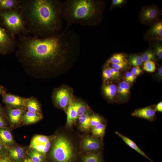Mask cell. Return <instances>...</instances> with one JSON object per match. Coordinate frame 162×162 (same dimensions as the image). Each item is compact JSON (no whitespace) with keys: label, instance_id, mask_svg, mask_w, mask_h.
<instances>
[{"label":"cell","instance_id":"obj_1","mask_svg":"<svg viewBox=\"0 0 162 162\" xmlns=\"http://www.w3.org/2000/svg\"><path fill=\"white\" fill-rule=\"evenodd\" d=\"M81 46L78 34L69 29L44 38L20 36L16 48L17 57L25 66L44 70L63 67L77 55Z\"/></svg>","mask_w":162,"mask_h":162},{"label":"cell","instance_id":"obj_2","mask_svg":"<svg viewBox=\"0 0 162 162\" xmlns=\"http://www.w3.org/2000/svg\"><path fill=\"white\" fill-rule=\"evenodd\" d=\"M62 0H21L19 8L29 35L44 38L62 31Z\"/></svg>","mask_w":162,"mask_h":162},{"label":"cell","instance_id":"obj_3","mask_svg":"<svg viewBox=\"0 0 162 162\" xmlns=\"http://www.w3.org/2000/svg\"><path fill=\"white\" fill-rule=\"evenodd\" d=\"M100 2L94 0H62V14L66 24L65 30L75 24L94 25L101 13Z\"/></svg>","mask_w":162,"mask_h":162},{"label":"cell","instance_id":"obj_4","mask_svg":"<svg viewBox=\"0 0 162 162\" xmlns=\"http://www.w3.org/2000/svg\"><path fill=\"white\" fill-rule=\"evenodd\" d=\"M0 16L6 29L14 38L16 36L29 35L19 7L11 10L1 12Z\"/></svg>","mask_w":162,"mask_h":162},{"label":"cell","instance_id":"obj_5","mask_svg":"<svg viewBox=\"0 0 162 162\" xmlns=\"http://www.w3.org/2000/svg\"><path fill=\"white\" fill-rule=\"evenodd\" d=\"M51 155L56 162H70L74 155L72 144L64 136H58L53 143Z\"/></svg>","mask_w":162,"mask_h":162},{"label":"cell","instance_id":"obj_6","mask_svg":"<svg viewBox=\"0 0 162 162\" xmlns=\"http://www.w3.org/2000/svg\"><path fill=\"white\" fill-rule=\"evenodd\" d=\"M16 40L5 28L0 26V52L8 53L16 48Z\"/></svg>","mask_w":162,"mask_h":162},{"label":"cell","instance_id":"obj_7","mask_svg":"<svg viewBox=\"0 0 162 162\" xmlns=\"http://www.w3.org/2000/svg\"><path fill=\"white\" fill-rule=\"evenodd\" d=\"M54 98L56 103L63 109L68 106L71 101L68 90L64 88L57 90L55 93Z\"/></svg>","mask_w":162,"mask_h":162},{"label":"cell","instance_id":"obj_8","mask_svg":"<svg viewBox=\"0 0 162 162\" xmlns=\"http://www.w3.org/2000/svg\"><path fill=\"white\" fill-rule=\"evenodd\" d=\"M101 146L100 141L95 137H85L82 142V149L89 152L98 151L101 148Z\"/></svg>","mask_w":162,"mask_h":162},{"label":"cell","instance_id":"obj_9","mask_svg":"<svg viewBox=\"0 0 162 162\" xmlns=\"http://www.w3.org/2000/svg\"><path fill=\"white\" fill-rule=\"evenodd\" d=\"M132 116L153 121L155 117V110L151 107L148 106L135 110L132 114Z\"/></svg>","mask_w":162,"mask_h":162},{"label":"cell","instance_id":"obj_10","mask_svg":"<svg viewBox=\"0 0 162 162\" xmlns=\"http://www.w3.org/2000/svg\"><path fill=\"white\" fill-rule=\"evenodd\" d=\"M3 98L4 103L14 107L19 108L25 106V99L22 97L8 94H4Z\"/></svg>","mask_w":162,"mask_h":162},{"label":"cell","instance_id":"obj_11","mask_svg":"<svg viewBox=\"0 0 162 162\" xmlns=\"http://www.w3.org/2000/svg\"><path fill=\"white\" fill-rule=\"evenodd\" d=\"M115 133L120 137L127 145L131 148L135 150L138 153L148 160L151 162H154L144 152L141 150L136 144L132 140L118 131H116Z\"/></svg>","mask_w":162,"mask_h":162},{"label":"cell","instance_id":"obj_12","mask_svg":"<svg viewBox=\"0 0 162 162\" xmlns=\"http://www.w3.org/2000/svg\"><path fill=\"white\" fill-rule=\"evenodd\" d=\"M67 113V124L68 126H71L78 118L74 102L71 101L70 103L68 106Z\"/></svg>","mask_w":162,"mask_h":162},{"label":"cell","instance_id":"obj_13","mask_svg":"<svg viewBox=\"0 0 162 162\" xmlns=\"http://www.w3.org/2000/svg\"><path fill=\"white\" fill-rule=\"evenodd\" d=\"M21 0H1L0 10L2 12L11 10L18 8Z\"/></svg>","mask_w":162,"mask_h":162},{"label":"cell","instance_id":"obj_14","mask_svg":"<svg viewBox=\"0 0 162 162\" xmlns=\"http://www.w3.org/2000/svg\"><path fill=\"white\" fill-rule=\"evenodd\" d=\"M40 112H32L28 111L24 115L23 120L26 124H31L40 120L42 118Z\"/></svg>","mask_w":162,"mask_h":162},{"label":"cell","instance_id":"obj_15","mask_svg":"<svg viewBox=\"0 0 162 162\" xmlns=\"http://www.w3.org/2000/svg\"><path fill=\"white\" fill-rule=\"evenodd\" d=\"M23 112V110L20 108L9 109L8 115L11 122L13 124L18 123L22 118Z\"/></svg>","mask_w":162,"mask_h":162},{"label":"cell","instance_id":"obj_16","mask_svg":"<svg viewBox=\"0 0 162 162\" xmlns=\"http://www.w3.org/2000/svg\"><path fill=\"white\" fill-rule=\"evenodd\" d=\"M50 145V141L46 143H38L31 141L30 147L40 153L45 154L49 150Z\"/></svg>","mask_w":162,"mask_h":162},{"label":"cell","instance_id":"obj_17","mask_svg":"<svg viewBox=\"0 0 162 162\" xmlns=\"http://www.w3.org/2000/svg\"><path fill=\"white\" fill-rule=\"evenodd\" d=\"M158 14L157 9L154 7H150L145 9L142 12L141 16L144 21L152 20L156 18Z\"/></svg>","mask_w":162,"mask_h":162},{"label":"cell","instance_id":"obj_18","mask_svg":"<svg viewBox=\"0 0 162 162\" xmlns=\"http://www.w3.org/2000/svg\"><path fill=\"white\" fill-rule=\"evenodd\" d=\"M82 162H103L100 153L95 151L89 152L83 157Z\"/></svg>","mask_w":162,"mask_h":162},{"label":"cell","instance_id":"obj_19","mask_svg":"<svg viewBox=\"0 0 162 162\" xmlns=\"http://www.w3.org/2000/svg\"><path fill=\"white\" fill-rule=\"evenodd\" d=\"M9 152L11 158L17 161H21L24 156V149L20 147L10 148Z\"/></svg>","mask_w":162,"mask_h":162},{"label":"cell","instance_id":"obj_20","mask_svg":"<svg viewBox=\"0 0 162 162\" xmlns=\"http://www.w3.org/2000/svg\"><path fill=\"white\" fill-rule=\"evenodd\" d=\"M25 106L29 112H40V111L39 103L37 100L32 98L25 99Z\"/></svg>","mask_w":162,"mask_h":162},{"label":"cell","instance_id":"obj_21","mask_svg":"<svg viewBox=\"0 0 162 162\" xmlns=\"http://www.w3.org/2000/svg\"><path fill=\"white\" fill-rule=\"evenodd\" d=\"M90 117L86 113L78 117L80 126L82 130L88 131L91 128Z\"/></svg>","mask_w":162,"mask_h":162},{"label":"cell","instance_id":"obj_22","mask_svg":"<svg viewBox=\"0 0 162 162\" xmlns=\"http://www.w3.org/2000/svg\"><path fill=\"white\" fill-rule=\"evenodd\" d=\"M103 90L105 95L110 99H112L116 95L117 90V87L112 84L104 86Z\"/></svg>","mask_w":162,"mask_h":162},{"label":"cell","instance_id":"obj_23","mask_svg":"<svg viewBox=\"0 0 162 162\" xmlns=\"http://www.w3.org/2000/svg\"><path fill=\"white\" fill-rule=\"evenodd\" d=\"M0 139L3 142L6 144H11L13 142L11 133L6 129L0 128Z\"/></svg>","mask_w":162,"mask_h":162},{"label":"cell","instance_id":"obj_24","mask_svg":"<svg viewBox=\"0 0 162 162\" xmlns=\"http://www.w3.org/2000/svg\"><path fill=\"white\" fill-rule=\"evenodd\" d=\"M106 125L101 123L92 128V134L96 137H102L104 136L106 129Z\"/></svg>","mask_w":162,"mask_h":162},{"label":"cell","instance_id":"obj_25","mask_svg":"<svg viewBox=\"0 0 162 162\" xmlns=\"http://www.w3.org/2000/svg\"><path fill=\"white\" fill-rule=\"evenodd\" d=\"M128 60L130 63L134 66H139L142 62V56L137 55L130 56L128 58Z\"/></svg>","mask_w":162,"mask_h":162},{"label":"cell","instance_id":"obj_26","mask_svg":"<svg viewBox=\"0 0 162 162\" xmlns=\"http://www.w3.org/2000/svg\"><path fill=\"white\" fill-rule=\"evenodd\" d=\"M124 57L125 56L123 54H115L110 58L108 62L112 64L119 63L124 61Z\"/></svg>","mask_w":162,"mask_h":162},{"label":"cell","instance_id":"obj_27","mask_svg":"<svg viewBox=\"0 0 162 162\" xmlns=\"http://www.w3.org/2000/svg\"><path fill=\"white\" fill-rule=\"evenodd\" d=\"M150 33L152 35L159 36L162 35V23L158 22L154 25L150 31Z\"/></svg>","mask_w":162,"mask_h":162},{"label":"cell","instance_id":"obj_28","mask_svg":"<svg viewBox=\"0 0 162 162\" xmlns=\"http://www.w3.org/2000/svg\"><path fill=\"white\" fill-rule=\"evenodd\" d=\"M78 118L86 113L87 108L86 105L81 102H74Z\"/></svg>","mask_w":162,"mask_h":162},{"label":"cell","instance_id":"obj_29","mask_svg":"<svg viewBox=\"0 0 162 162\" xmlns=\"http://www.w3.org/2000/svg\"><path fill=\"white\" fill-rule=\"evenodd\" d=\"M103 123L102 118L97 115H93L90 117L91 127L93 128L98 124Z\"/></svg>","mask_w":162,"mask_h":162},{"label":"cell","instance_id":"obj_30","mask_svg":"<svg viewBox=\"0 0 162 162\" xmlns=\"http://www.w3.org/2000/svg\"><path fill=\"white\" fill-rule=\"evenodd\" d=\"M142 57V62H145L154 60L155 57V54L152 51L148 50L144 52Z\"/></svg>","mask_w":162,"mask_h":162},{"label":"cell","instance_id":"obj_31","mask_svg":"<svg viewBox=\"0 0 162 162\" xmlns=\"http://www.w3.org/2000/svg\"><path fill=\"white\" fill-rule=\"evenodd\" d=\"M143 69L147 72H154L156 69L155 64L152 61L145 62L143 64Z\"/></svg>","mask_w":162,"mask_h":162},{"label":"cell","instance_id":"obj_32","mask_svg":"<svg viewBox=\"0 0 162 162\" xmlns=\"http://www.w3.org/2000/svg\"><path fill=\"white\" fill-rule=\"evenodd\" d=\"M50 141L49 137L42 135H36L33 138L32 140V141L40 143H46Z\"/></svg>","mask_w":162,"mask_h":162},{"label":"cell","instance_id":"obj_33","mask_svg":"<svg viewBox=\"0 0 162 162\" xmlns=\"http://www.w3.org/2000/svg\"><path fill=\"white\" fill-rule=\"evenodd\" d=\"M119 87L122 89L125 95H127L129 93L130 85L127 82L125 81L121 82L120 83Z\"/></svg>","mask_w":162,"mask_h":162},{"label":"cell","instance_id":"obj_34","mask_svg":"<svg viewBox=\"0 0 162 162\" xmlns=\"http://www.w3.org/2000/svg\"><path fill=\"white\" fill-rule=\"evenodd\" d=\"M136 78V76L133 75L131 72H127L125 75V79L128 82H132Z\"/></svg>","mask_w":162,"mask_h":162},{"label":"cell","instance_id":"obj_35","mask_svg":"<svg viewBox=\"0 0 162 162\" xmlns=\"http://www.w3.org/2000/svg\"><path fill=\"white\" fill-rule=\"evenodd\" d=\"M127 62L125 61L118 64H112V67L118 70H120L125 66Z\"/></svg>","mask_w":162,"mask_h":162},{"label":"cell","instance_id":"obj_36","mask_svg":"<svg viewBox=\"0 0 162 162\" xmlns=\"http://www.w3.org/2000/svg\"><path fill=\"white\" fill-rule=\"evenodd\" d=\"M29 154L30 158L33 161L36 162H41L37 156L34 150H31Z\"/></svg>","mask_w":162,"mask_h":162},{"label":"cell","instance_id":"obj_37","mask_svg":"<svg viewBox=\"0 0 162 162\" xmlns=\"http://www.w3.org/2000/svg\"><path fill=\"white\" fill-rule=\"evenodd\" d=\"M155 52L158 57L160 59L162 58V47L160 45H157L155 46Z\"/></svg>","mask_w":162,"mask_h":162},{"label":"cell","instance_id":"obj_38","mask_svg":"<svg viewBox=\"0 0 162 162\" xmlns=\"http://www.w3.org/2000/svg\"><path fill=\"white\" fill-rule=\"evenodd\" d=\"M103 75L105 80L110 79L112 77L111 75L108 68L104 69L103 72Z\"/></svg>","mask_w":162,"mask_h":162},{"label":"cell","instance_id":"obj_39","mask_svg":"<svg viewBox=\"0 0 162 162\" xmlns=\"http://www.w3.org/2000/svg\"><path fill=\"white\" fill-rule=\"evenodd\" d=\"M142 71L141 69L139 68L136 67H134L131 70V73L134 75L137 76L140 74Z\"/></svg>","mask_w":162,"mask_h":162},{"label":"cell","instance_id":"obj_40","mask_svg":"<svg viewBox=\"0 0 162 162\" xmlns=\"http://www.w3.org/2000/svg\"><path fill=\"white\" fill-rule=\"evenodd\" d=\"M156 111L160 112H162V102H160L158 103L155 107V109Z\"/></svg>","mask_w":162,"mask_h":162},{"label":"cell","instance_id":"obj_41","mask_svg":"<svg viewBox=\"0 0 162 162\" xmlns=\"http://www.w3.org/2000/svg\"><path fill=\"white\" fill-rule=\"evenodd\" d=\"M124 2L123 0H113L112 4L113 5H119L123 3Z\"/></svg>","mask_w":162,"mask_h":162},{"label":"cell","instance_id":"obj_42","mask_svg":"<svg viewBox=\"0 0 162 162\" xmlns=\"http://www.w3.org/2000/svg\"><path fill=\"white\" fill-rule=\"evenodd\" d=\"M108 69L110 70L112 77H113L115 78L117 77L114 71L113 70L112 68L110 67L108 68Z\"/></svg>","mask_w":162,"mask_h":162},{"label":"cell","instance_id":"obj_43","mask_svg":"<svg viewBox=\"0 0 162 162\" xmlns=\"http://www.w3.org/2000/svg\"><path fill=\"white\" fill-rule=\"evenodd\" d=\"M0 162H11L9 159L7 157L0 158Z\"/></svg>","mask_w":162,"mask_h":162},{"label":"cell","instance_id":"obj_44","mask_svg":"<svg viewBox=\"0 0 162 162\" xmlns=\"http://www.w3.org/2000/svg\"><path fill=\"white\" fill-rule=\"evenodd\" d=\"M5 122L3 118L0 116V128L4 125Z\"/></svg>","mask_w":162,"mask_h":162},{"label":"cell","instance_id":"obj_45","mask_svg":"<svg viewBox=\"0 0 162 162\" xmlns=\"http://www.w3.org/2000/svg\"><path fill=\"white\" fill-rule=\"evenodd\" d=\"M118 92L123 96H125V94L122 89L120 87H118Z\"/></svg>","mask_w":162,"mask_h":162},{"label":"cell","instance_id":"obj_46","mask_svg":"<svg viewBox=\"0 0 162 162\" xmlns=\"http://www.w3.org/2000/svg\"><path fill=\"white\" fill-rule=\"evenodd\" d=\"M113 69L117 77H118L120 75L119 70L114 68H113Z\"/></svg>","mask_w":162,"mask_h":162},{"label":"cell","instance_id":"obj_47","mask_svg":"<svg viewBox=\"0 0 162 162\" xmlns=\"http://www.w3.org/2000/svg\"><path fill=\"white\" fill-rule=\"evenodd\" d=\"M23 162H36L32 160L31 158H26L25 159Z\"/></svg>","mask_w":162,"mask_h":162},{"label":"cell","instance_id":"obj_48","mask_svg":"<svg viewBox=\"0 0 162 162\" xmlns=\"http://www.w3.org/2000/svg\"><path fill=\"white\" fill-rule=\"evenodd\" d=\"M158 72L159 75L160 76H162V67H161L159 68L158 70Z\"/></svg>","mask_w":162,"mask_h":162},{"label":"cell","instance_id":"obj_49","mask_svg":"<svg viewBox=\"0 0 162 162\" xmlns=\"http://www.w3.org/2000/svg\"><path fill=\"white\" fill-rule=\"evenodd\" d=\"M2 148V146L0 142V152H1Z\"/></svg>","mask_w":162,"mask_h":162},{"label":"cell","instance_id":"obj_50","mask_svg":"<svg viewBox=\"0 0 162 162\" xmlns=\"http://www.w3.org/2000/svg\"><path fill=\"white\" fill-rule=\"evenodd\" d=\"M2 91L1 88L0 87V94H2Z\"/></svg>","mask_w":162,"mask_h":162},{"label":"cell","instance_id":"obj_51","mask_svg":"<svg viewBox=\"0 0 162 162\" xmlns=\"http://www.w3.org/2000/svg\"><path fill=\"white\" fill-rule=\"evenodd\" d=\"M1 112V108L0 107V113Z\"/></svg>","mask_w":162,"mask_h":162},{"label":"cell","instance_id":"obj_52","mask_svg":"<svg viewBox=\"0 0 162 162\" xmlns=\"http://www.w3.org/2000/svg\"><path fill=\"white\" fill-rule=\"evenodd\" d=\"M1 0H0V3H1Z\"/></svg>","mask_w":162,"mask_h":162}]
</instances>
